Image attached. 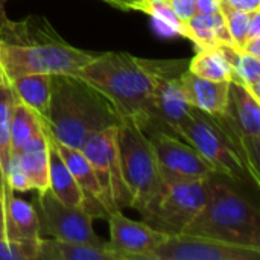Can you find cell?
Returning a JSON list of instances; mask_svg holds the SVG:
<instances>
[{
    "label": "cell",
    "mask_w": 260,
    "mask_h": 260,
    "mask_svg": "<svg viewBox=\"0 0 260 260\" xmlns=\"http://www.w3.org/2000/svg\"><path fill=\"white\" fill-rule=\"evenodd\" d=\"M96 53L69 44L43 15L0 24V67L6 79L24 75H75Z\"/></svg>",
    "instance_id": "6da1fadb"
},
{
    "label": "cell",
    "mask_w": 260,
    "mask_h": 260,
    "mask_svg": "<svg viewBox=\"0 0 260 260\" xmlns=\"http://www.w3.org/2000/svg\"><path fill=\"white\" fill-rule=\"evenodd\" d=\"M75 75L110 101L120 123L136 125L148 137L165 131L155 114L154 78L146 59L126 52L96 53Z\"/></svg>",
    "instance_id": "7a4b0ae2"
},
{
    "label": "cell",
    "mask_w": 260,
    "mask_h": 260,
    "mask_svg": "<svg viewBox=\"0 0 260 260\" xmlns=\"http://www.w3.org/2000/svg\"><path fill=\"white\" fill-rule=\"evenodd\" d=\"M119 123L110 101L84 79L76 75H52L49 120L41 125L55 140L81 149L90 133Z\"/></svg>",
    "instance_id": "3957f363"
},
{
    "label": "cell",
    "mask_w": 260,
    "mask_h": 260,
    "mask_svg": "<svg viewBox=\"0 0 260 260\" xmlns=\"http://www.w3.org/2000/svg\"><path fill=\"white\" fill-rule=\"evenodd\" d=\"M184 233L260 248L259 213L245 197L212 175L209 200Z\"/></svg>",
    "instance_id": "277c9868"
},
{
    "label": "cell",
    "mask_w": 260,
    "mask_h": 260,
    "mask_svg": "<svg viewBox=\"0 0 260 260\" xmlns=\"http://www.w3.org/2000/svg\"><path fill=\"white\" fill-rule=\"evenodd\" d=\"M117 149L123 180L133 197L131 207L142 212L165 186L149 137L131 123L117 125Z\"/></svg>",
    "instance_id": "5b68a950"
},
{
    "label": "cell",
    "mask_w": 260,
    "mask_h": 260,
    "mask_svg": "<svg viewBox=\"0 0 260 260\" xmlns=\"http://www.w3.org/2000/svg\"><path fill=\"white\" fill-rule=\"evenodd\" d=\"M210 195V177L206 180L165 184L140 212L143 222L166 235H181L197 218Z\"/></svg>",
    "instance_id": "8992f818"
},
{
    "label": "cell",
    "mask_w": 260,
    "mask_h": 260,
    "mask_svg": "<svg viewBox=\"0 0 260 260\" xmlns=\"http://www.w3.org/2000/svg\"><path fill=\"white\" fill-rule=\"evenodd\" d=\"M215 119L233 143L251 181L254 186H259L260 101L254 99L244 85L230 81L227 107L224 113Z\"/></svg>",
    "instance_id": "52a82bcc"
},
{
    "label": "cell",
    "mask_w": 260,
    "mask_h": 260,
    "mask_svg": "<svg viewBox=\"0 0 260 260\" xmlns=\"http://www.w3.org/2000/svg\"><path fill=\"white\" fill-rule=\"evenodd\" d=\"M181 139L210 163L215 174L224 175L235 183L251 180L229 136L210 114L192 107L190 116L183 126Z\"/></svg>",
    "instance_id": "ba28073f"
},
{
    "label": "cell",
    "mask_w": 260,
    "mask_h": 260,
    "mask_svg": "<svg viewBox=\"0 0 260 260\" xmlns=\"http://www.w3.org/2000/svg\"><path fill=\"white\" fill-rule=\"evenodd\" d=\"M116 136L117 125H113L90 133L81 146V151L96 174L108 213L131 207L133 203V197L122 175Z\"/></svg>",
    "instance_id": "9c48e42d"
},
{
    "label": "cell",
    "mask_w": 260,
    "mask_h": 260,
    "mask_svg": "<svg viewBox=\"0 0 260 260\" xmlns=\"http://www.w3.org/2000/svg\"><path fill=\"white\" fill-rule=\"evenodd\" d=\"M154 78V108L161 128L181 139V131L192 107L183 94L181 75L189 59H146Z\"/></svg>",
    "instance_id": "30bf717a"
},
{
    "label": "cell",
    "mask_w": 260,
    "mask_h": 260,
    "mask_svg": "<svg viewBox=\"0 0 260 260\" xmlns=\"http://www.w3.org/2000/svg\"><path fill=\"white\" fill-rule=\"evenodd\" d=\"M34 207L37 212L41 238L52 236L61 241L108 250V244L93 230V218L79 207H70L61 203L50 189L37 195Z\"/></svg>",
    "instance_id": "8fae6325"
},
{
    "label": "cell",
    "mask_w": 260,
    "mask_h": 260,
    "mask_svg": "<svg viewBox=\"0 0 260 260\" xmlns=\"http://www.w3.org/2000/svg\"><path fill=\"white\" fill-rule=\"evenodd\" d=\"M165 184L190 183L215 175L210 163L187 142L165 131L149 136Z\"/></svg>",
    "instance_id": "7c38bea8"
},
{
    "label": "cell",
    "mask_w": 260,
    "mask_h": 260,
    "mask_svg": "<svg viewBox=\"0 0 260 260\" xmlns=\"http://www.w3.org/2000/svg\"><path fill=\"white\" fill-rule=\"evenodd\" d=\"M260 248H251L224 241L195 236L174 235L155 250L152 260H259Z\"/></svg>",
    "instance_id": "4fadbf2b"
},
{
    "label": "cell",
    "mask_w": 260,
    "mask_h": 260,
    "mask_svg": "<svg viewBox=\"0 0 260 260\" xmlns=\"http://www.w3.org/2000/svg\"><path fill=\"white\" fill-rule=\"evenodd\" d=\"M108 250L116 260H152L155 250L166 241V235L148 224L126 218L120 210L110 213Z\"/></svg>",
    "instance_id": "5bb4252c"
},
{
    "label": "cell",
    "mask_w": 260,
    "mask_h": 260,
    "mask_svg": "<svg viewBox=\"0 0 260 260\" xmlns=\"http://www.w3.org/2000/svg\"><path fill=\"white\" fill-rule=\"evenodd\" d=\"M55 140V137H53ZM55 145L70 169L78 187L82 193V210L93 219H108L110 213L105 206L104 193L96 178V174L81 149L67 146L55 140Z\"/></svg>",
    "instance_id": "9a60e30c"
},
{
    "label": "cell",
    "mask_w": 260,
    "mask_h": 260,
    "mask_svg": "<svg viewBox=\"0 0 260 260\" xmlns=\"http://www.w3.org/2000/svg\"><path fill=\"white\" fill-rule=\"evenodd\" d=\"M181 84L184 99L190 107L213 117H219L224 113L229 101L230 81L204 79L193 75L187 69L181 75Z\"/></svg>",
    "instance_id": "2e32d148"
},
{
    "label": "cell",
    "mask_w": 260,
    "mask_h": 260,
    "mask_svg": "<svg viewBox=\"0 0 260 260\" xmlns=\"http://www.w3.org/2000/svg\"><path fill=\"white\" fill-rule=\"evenodd\" d=\"M32 190L43 193L49 189V143L47 136L41 126V129L34 134L17 152Z\"/></svg>",
    "instance_id": "e0dca14e"
},
{
    "label": "cell",
    "mask_w": 260,
    "mask_h": 260,
    "mask_svg": "<svg viewBox=\"0 0 260 260\" xmlns=\"http://www.w3.org/2000/svg\"><path fill=\"white\" fill-rule=\"evenodd\" d=\"M186 38L190 40L198 50L201 49H216L221 46H233V38L229 32L222 14H200L197 12L187 21H184Z\"/></svg>",
    "instance_id": "ac0fdd59"
},
{
    "label": "cell",
    "mask_w": 260,
    "mask_h": 260,
    "mask_svg": "<svg viewBox=\"0 0 260 260\" xmlns=\"http://www.w3.org/2000/svg\"><path fill=\"white\" fill-rule=\"evenodd\" d=\"M43 129L47 136L49 143V189L66 206L82 209L81 189L78 187L70 169L67 168L64 158L61 157L52 133L46 126H43Z\"/></svg>",
    "instance_id": "d6986e66"
},
{
    "label": "cell",
    "mask_w": 260,
    "mask_h": 260,
    "mask_svg": "<svg viewBox=\"0 0 260 260\" xmlns=\"http://www.w3.org/2000/svg\"><path fill=\"white\" fill-rule=\"evenodd\" d=\"M50 79L52 75L35 73L8 81L12 94L24 105H27L44 123L49 120Z\"/></svg>",
    "instance_id": "ffe728a7"
},
{
    "label": "cell",
    "mask_w": 260,
    "mask_h": 260,
    "mask_svg": "<svg viewBox=\"0 0 260 260\" xmlns=\"http://www.w3.org/2000/svg\"><path fill=\"white\" fill-rule=\"evenodd\" d=\"M37 260H116V257L105 248L55 238H41Z\"/></svg>",
    "instance_id": "44dd1931"
},
{
    "label": "cell",
    "mask_w": 260,
    "mask_h": 260,
    "mask_svg": "<svg viewBox=\"0 0 260 260\" xmlns=\"http://www.w3.org/2000/svg\"><path fill=\"white\" fill-rule=\"evenodd\" d=\"M5 238L6 239H27L38 241L40 225L34 204L17 198H11L5 219Z\"/></svg>",
    "instance_id": "7402d4cb"
},
{
    "label": "cell",
    "mask_w": 260,
    "mask_h": 260,
    "mask_svg": "<svg viewBox=\"0 0 260 260\" xmlns=\"http://www.w3.org/2000/svg\"><path fill=\"white\" fill-rule=\"evenodd\" d=\"M232 66V81L244 85L260 101V58L244 53L233 46H221Z\"/></svg>",
    "instance_id": "603a6c76"
},
{
    "label": "cell",
    "mask_w": 260,
    "mask_h": 260,
    "mask_svg": "<svg viewBox=\"0 0 260 260\" xmlns=\"http://www.w3.org/2000/svg\"><path fill=\"white\" fill-rule=\"evenodd\" d=\"M189 72L210 81H232V66L222 47L201 49L189 59Z\"/></svg>",
    "instance_id": "cb8c5ba5"
},
{
    "label": "cell",
    "mask_w": 260,
    "mask_h": 260,
    "mask_svg": "<svg viewBox=\"0 0 260 260\" xmlns=\"http://www.w3.org/2000/svg\"><path fill=\"white\" fill-rule=\"evenodd\" d=\"M11 143L12 154H15L34 134L41 129L40 117L21 101L14 96L12 108H11Z\"/></svg>",
    "instance_id": "d4e9b609"
},
{
    "label": "cell",
    "mask_w": 260,
    "mask_h": 260,
    "mask_svg": "<svg viewBox=\"0 0 260 260\" xmlns=\"http://www.w3.org/2000/svg\"><path fill=\"white\" fill-rule=\"evenodd\" d=\"M219 12L222 14L225 24L229 27V32L233 38L235 49L242 50L247 38H248V29H250V18L251 12L238 9L232 5H229L225 0H221Z\"/></svg>",
    "instance_id": "484cf974"
},
{
    "label": "cell",
    "mask_w": 260,
    "mask_h": 260,
    "mask_svg": "<svg viewBox=\"0 0 260 260\" xmlns=\"http://www.w3.org/2000/svg\"><path fill=\"white\" fill-rule=\"evenodd\" d=\"M140 12L151 15L157 23H160L168 30L186 38L184 21L180 20V17L172 11L168 0H145L140 8Z\"/></svg>",
    "instance_id": "4316f807"
},
{
    "label": "cell",
    "mask_w": 260,
    "mask_h": 260,
    "mask_svg": "<svg viewBox=\"0 0 260 260\" xmlns=\"http://www.w3.org/2000/svg\"><path fill=\"white\" fill-rule=\"evenodd\" d=\"M40 239L27 241L0 238V260H37Z\"/></svg>",
    "instance_id": "83f0119b"
},
{
    "label": "cell",
    "mask_w": 260,
    "mask_h": 260,
    "mask_svg": "<svg viewBox=\"0 0 260 260\" xmlns=\"http://www.w3.org/2000/svg\"><path fill=\"white\" fill-rule=\"evenodd\" d=\"M8 183L11 190L15 192H29L32 190V186L29 183V178L18 160V157L15 154H12L11 161H9V168H8Z\"/></svg>",
    "instance_id": "f1b7e54d"
},
{
    "label": "cell",
    "mask_w": 260,
    "mask_h": 260,
    "mask_svg": "<svg viewBox=\"0 0 260 260\" xmlns=\"http://www.w3.org/2000/svg\"><path fill=\"white\" fill-rule=\"evenodd\" d=\"M168 3L183 21H187L192 15L197 14L195 0H168Z\"/></svg>",
    "instance_id": "f546056e"
},
{
    "label": "cell",
    "mask_w": 260,
    "mask_h": 260,
    "mask_svg": "<svg viewBox=\"0 0 260 260\" xmlns=\"http://www.w3.org/2000/svg\"><path fill=\"white\" fill-rule=\"evenodd\" d=\"M195 8L200 14L218 12L221 8V0H195Z\"/></svg>",
    "instance_id": "4dcf8cb0"
},
{
    "label": "cell",
    "mask_w": 260,
    "mask_h": 260,
    "mask_svg": "<svg viewBox=\"0 0 260 260\" xmlns=\"http://www.w3.org/2000/svg\"><path fill=\"white\" fill-rule=\"evenodd\" d=\"M104 2L111 6H116L119 9H123V11H131V9L140 11L145 0H104Z\"/></svg>",
    "instance_id": "1f68e13d"
},
{
    "label": "cell",
    "mask_w": 260,
    "mask_h": 260,
    "mask_svg": "<svg viewBox=\"0 0 260 260\" xmlns=\"http://www.w3.org/2000/svg\"><path fill=\"white\" fill-rule=\"evenodd\" d=\"M229 5L238 8V9H242V11H256L260 9V0H225Z\"/></svg>",
    "instance_id": "d6a6232c"
},
{
    "label": "cell",
    "mask_w": 260,
    "mask_h": 260,
    "mask_svg": "<svg viewBox=\"0 0 260 260\" xmlns=\"http://www.w3.org/2000/svg\"><path fill=\"white\" fill-rule=\"evenodd\" d=\"M244 53H248L251 56L260 58V38H250L245 41L244 47H242Z\"/></svg>",
    "instance_id": "836d02e7"
},
{
    "label": "cell",
    "mask_w": 260,
    "mask_h": 260,
    "mask_svg": "<svg viewBox=\"0 0 260 260\" xmlns=\"http://www.w3.org/2000/svg\"><path fill=\"white\" fill-rule=\"evenodd\" d=\"M6 2H8V0H0V24L5 23V21L8 20V17H6V9H5Z\"/></svg>",
    "instance_id": "e575fe53"
},
{
    "label": "cell",
    "mask_w": 260,
    "mask_h": 260,
    "mask_svg": "<svg viewBox=\"0 0 260 260\" xmlns=\"http://www.w3.org/2000/svg\"><path fill=\"white\" fill-rule=\"evenodd\" d=\"M2 84H8V79H6V75L3 73V70H2V67H0V85Z\"/></svg>",
    "instance_id": "d590c367"
},
{
    "label": "cell",
    "mask_w": 260,
    "mask_h": 260,
    "mask_svg": "<svg viewBox=\"0 0 260 260\" xmlns=\"http://www.w3.org/2000/svg\"><path fill=\"white\" fill-rule=\"evenodd\" d=\"M0 238H5V232H3V224H2V219H0Z\"/></svg>",
    "instance_id": "8d00e7d4"
}]
</instances>
